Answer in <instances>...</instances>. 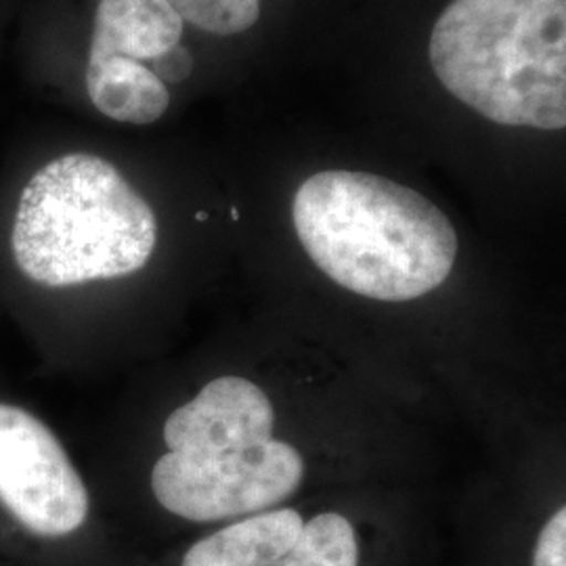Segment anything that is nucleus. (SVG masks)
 Listing matches in <instances>:
<instances>
[{"label":"nucleus","instance_id":"f257e3e1","mask_svg":"<svg viewBox=\"0 0 566 566\" xmlns=\"http://www.w3.org/2000/svg\"><path fill=\"white\" fill-rule=\"evenodd\" d=\"M151 203L99 154L65 151L34 168L0 231V315L46 367L63 361L82 298L126 282L156 256Z\"/></svg>","mask_w":566,"mask_h":566},{"label":"nucleus","instance_id":"f03ea898","mask_svg":"<svg viewBox=\"0 0 566 566\" xmlns=\"http://www.w3.org/2000/svg\"><path fill=\"white\" fill-rule=\"evenodd\" d=\"M275 411L250 380L221 376L164 420V453L149 472L156 504L191 525L231 523L290 500L303 455L273 439Z\"/></svg>","mask_w":566,"mask_h":566},{"label":"nucleus","instance_id":"7ed1b4c3","mask_svg":"<svg viewBox=\"0 0 566 566\" xmlns=\"http://www.w3.org/2000/svg\"><path fill=\"white\" fill-rule=\"evenodd\" d=\"M296 235L332 282L382 301H416L453 271L458 233L418 191L369 172L324 170L292 203Z\"/></svg>","mask_w":566,"mask_h":566},{"label":"nucleus","instance_id":"20e7f679","mask_svg":"<svg viewBox=\"0 0 566 566\" xmlns=\"http://www.w3.org/2000/svg\"><path fill=\"white\" fill-rule=\"evenodd\" d=\"M430 65L458 99L504 126H566V0H451Z\"/></svg>","mask_w":566,"mask_h":566},{"label":"nucleus","instance_id":"39448f33","mask_svg":"<svg viewBox=\"0 0 566 566\" xmlns=\"http://www.w3.org/2000/svg\"><path fill=\"white\" fill-rule=\"evenodd\" d=\"M91 528V489L55 426L0 395V552L67 566Z\"/></svg>","mask_w":566,"mask_h":566},{"label":"nucleus","instance_id":"423d86ee","mask_svg":"<svg viewBox=\"0 0 566 566\" xmlns=\"http://www.w3.org/2000/svg\"><path fill=\"white\" fill-rule=\"evenodd\" d=\"M355 523L340 512L304 518L294 507H273L231 521L181 554L179 566H361Z\"/></svg>","mask_w":566,"mask_h":566},{"label":"nucleus","instance_id":"0eeeda50","mask_svg":"<svg viewBox=\"0 0 566 566\" xmlns=\"http://www.w3.org/2000/svg\"><path fill=\"white\" fill-rule=\"evenodd\" d=\"M182 32L168 0H99L88 55L156 61L181 44Z\"/></svg>","mask_w":566,"mask_h":566},{"label":"nucleus","instance_id":"6e6552de","mask_svg":"<svg viewBox=\"0 0 566 566\" xmlns=\"http://www.w3.org/2000/svg\"><path fill=\"white\" fill-rule=\"evenodd\" d=\"M84 84L95 109L122 124L160 120L170 105L168 86L142 61L88 55Z\"/></svg>","mask_w":566,"mask_h":566},{"label":"nucleus","instance_id":"1a4fd4ad","mask_svg":"<svg viewBox=\"0 0 566 566\" xmlns=\"http://www.w3.org/2000/svg\"><path fill=\"white\" fill-rule=\"evenodd\" d=\"M182 21L203 32L231 36L252 28L261 15V0H168Z\"/></svg>","mask_w":566,"mask_h":566},{"label":"nucleus","instance_id":"9d476101","mask_svg":"<svg viewBox=\"0 0 566 566\" xmlns=\"http://www.w3.org/2000/svg\"><path fill=\"white\" fill-rule=\"evenodd\" d=\"M154 74L166 84V82H182L193 70V60L191 53L179 44L172 51H168L163 57L154 61Z\"/></svg>","mask_w":566,"mask_h":566}]
</instances>
